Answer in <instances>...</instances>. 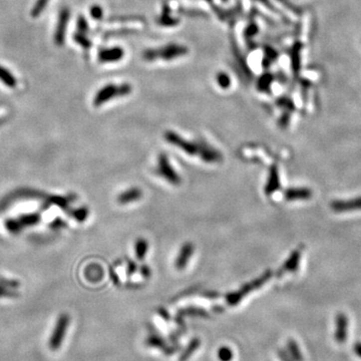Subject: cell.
Listing matches in <instances>:
<instances>
[{"label": "cell", "mask_w": 361, "mask_h": 361, "mask_svg": "<svg viewBox=\"0 0 361 361\" xmlns=\"http://www.w3.org/2000/svg\"><path fill=\"white\" fill-rule=\"evenodd\" d=\"M132 92V86L128 83H123L120 85L117 84H107L103 86L99 92L96 94L94 99V106L101 107L109 101L129 95Z\"/></svg>", "instance_id": "cell-1"}, {"label": "cell", "mask_w": 361, "mask_h": 361, "mask_svg": "<svg viewBox=\"0 0 361 361\" xmlns=\"http://www.w3.org/2000/svg\"><path fill=\"white\" fill-rule=\"evenodd\" d=\"M187 52V48L184 46H180L176 44L167 45L166 47H163L159 50H151L146 52V58L147 59H165V60H171L173 58L178 57L179 55H183Z\"/></svg>", "instance_id": "cell-2"}, {"label": "cell", "mask_w": 361, "mask_h": 361, "mask_svg": "<svg viewBox=\"0 0 361 361\" xmlns=\"http://www.w3.org/2000/svg\"><path fill=\"white\" fill-rule=\"evenodd\" d=\"M70 18V10L68 7H63L60 9L57 17V22L53 34V41L57 46H62L65 42L66 30L68 26V21Z\"/></svg>", "instance_id": "cell-3"}, {"label": "cell", "mask_w": 361, "mask_h": 361, "mask_svg": "<svg viewBox=\"0 0 361 361\" xmlns=\"http://www.w3.org/2000/svg\"><path fill=\"white\" fill-rule=\"evenodd\" d=\"M68 324H69V317L68 315L66 314H62L57 322H56V325L54 327V330L51 334V337H50V340H49V348L51 350H57L61 343H62V340L65 336V333L67 331V328H68Z\"/></svg>", "instance_id": "cell-4"}, {"label": "cell", "mask_w": 361, "mask_h": 361, "mask_svg": "<svg viewBox=\"0 0 361 361\" xmlns=\"http://www.w3.org/2000/svg\"><path fill=\"white\" fill-rule=\"evenodd\" d=\"M158 171H159V174L163 176V178L170 180L171 183L178 184L180 182V178H179L178 174H176V172L170 166V164L168 163V160L165 156L160 157Z\"/></svg>", "instance_id": "cell-5"}, {"label": "cell", "mask_w": 361, "mask_h": 361, "mask_svg": "<svg viewBox=\"0 0 361 361\" xmlns=\"http://www.w3.org/2000/svg\"><path fill=\"white\" fill-rule=\"evenodd\" d=\"M124 57V50L122 47H110L102 49L99 53V60L103 63L116 62Z\"/></svg>", "instance_id": "cell-6"}, {"label": "cell", "mask_w": 361, "mask_h": 361, "mask_svg": "<svg viewBox=\"0 0 361 361\" xmlns=\"http://www.w3.org/2000/svg\"><path fill=\"white\" fill-rule=\"evenodd\" d=\"M347 317L343 314H339L336 317V331H335V340L338 343H343L347 338Z\"/></svg>", "instance_id": "cell-7"}, {"label": "cell", "mask_w": 361, "mask_h": 361, "mask_svg": "<svg viewBox=\"0 0 361 361\" xmlns=\"http://www.w3.org/2000/svg\"><path fill=\"white\" fill-rule=\"evenodd\" d=\"M193 253H194V247L190 243L184 245L178 256V259L176 260V267L180 270L185 268Z\"/></svg>", "instance_id": "cell-8"}, {"label": "cell", "mask_w": 361, "mask_h": 361, "mask_svg": "<svg viewBox=\"0 0 361 361\" xmlns=\"http://www.w3.org/2000/svg\"><path fill=\"white\" fill-rule=\"evenodd\" d=\"M141 198H142V191L138 188H132L121 194L118 198V201L121 204H129L132 202H136Z\"/></svg>", "instance_id": "cell-9"}, {"label": "cell", "mask_w": 361, "mask_h": 361, "mask_svg": "<svg viewBox=\"0 0 361 361\" xmlns=\"http://www.w3.org/2000/svg\"><path fill=\"white\" fill-rule=\"evenodd\" d=\"M0 81L10 88H14L17 85V78L9 69L2 65H0Z\"/></svg>", "instance_id": "cell-10"}, {"label": "cell", "mask_w": 361, "mask_h": 361, "mask_svg": "<svg viewBox=\"0 0 361 361\" xmlns=\"http://www.w3.org/2000/svg\"><path fill=\"white\" fill-rule=\"evenodd\" d=\"M287 348L289 351V356L293 361H303L302 352L298 346V344L294 340H289L287 342Z\"/></svg>", "instance_id": "cell-11"}, {"label": "cell", "mask_w": 361, "mask_h": 361, "mask_svg": "<svg viewBox=\"0 0 361 361\" xmlns=\"http://www.w3.org/2000/svg\"><path fill=\"white\" fill-rule=\"evenodd\" d=\"M50 0H36L34 5L32 6V9L30 11V15L32 18L39 17L43 11L45 10L47 4L49 3Z\"/></svg>", "instance_id": "cell-12"}, {"label": "cell", "mask_w": 361, "mask_h": 361, "mask_svg": "<svg viewBox=\"0 0 361 361\" xmlns=\"http://www.w3.org/2000/svg\"><path fill=\"white\" fill-rule=\"evenodd\" d=\"M73 40L85 49H88L90 46H92V41L87 38L85 33H82L79 31H76L73 34Z\"/></svg>", "instance_id": "cell-13"}, {"label": "cell", "mask_w": 361, "mask_h": 361, "mask_svg": "<svg viewBox=\"0 0 361 361\" xmlns=\"http://www.w3.org/2000/svg\"><path fill=\"white\" fill-rule=\"evenodd\" d=\"M148 252V243L146 240L144 239H140L138 240V242L136 243V255L139 259H144V257L146 256Z\"/></svg>", "instance_id": "cell-14"}, {"label": "cell", "mask_w": 361, "mask_h": 361, "mask_svg": "<svg viewBox=\"0 0 361 361\" xmlns=\"http://www.w3.org/2000/svg\"><path fill=\"white\" fill-rule=\"evenodd\" d=\"M219 358L221 361H231L233 358V352L229 347H222L219 350Z\"/></svg>", "instance_id": "cell-15"}, {"label": "cell", "mask_w": 361, "mask_h": 361, "mask_svg": "<svg viewBox=\"0 0 361 361\" xmlns=\"http://www.w3.org/2000/svg\"><path fill=\"white\" fill-rule=\"evenodd\" d=\"M90 15L96 20H101L104 16V10L100 5L95 4L90 7Z\"/></svg>", "instance_id": "cell-16"}, {"label": "cell", "mask_w": 361, "mask_h": 361, "mask_svg": "<svg viewBox=\"0 0 361 361\" xmlns=\"http://www.w3.org/2000/svg\"><path fill=\"white\" fill-rule=\"evenodd\" d=\"M76 26H77V31L82 32V33H87L88 31V24L86 19L84 18L83 15H79L77 18V22H76Z\"/></svg>", "instance_id": "cell-17"}, {"label": "cell", "mask_w": 361, "mask_h": 361, "mask_svg": "<svg viewBox=\"0 0 361 361\" xmlns=\"http://www.w3.org/2000/svg\"><path fill=\"white\" fill-rule=\"evenodd\" d=\"M198 344H199L198 340H194V341L189 345V347L187 348V350L184 352L183 356L180 357V361H184V360H186L187 358H189V356L192 354V352H194V351L196 350V348L198 347Z\"/></svg>", "instance_id": "cell-18"}, {"label": "cell", "mask_w": 361, "mask_h": 361, "mask_svg": "<svg viewBox=\"0 0 361 361\" xmlns=\"http://www.w3.org/2000/svg\"><path fill=\"white\" fill-rule=\"evenodd\" d=\"M218 83L222 86V87H229L231 84V80L230 77L226 74V73H220L218 74Z\"/></svg>", "instance_id": "cell-19"}, {"label": "cell", "mask_w": 361, "mask_h": 361, "mask_svg": "<svg viewBox=\"0 0 361 361\" xmlns=\"http://www.w3.org/2000/svg\"><path fill=\"white\" fill-rule=\"evenodd\" d=\"M278 354H279V357H280V359L282 361H292V359L290 358V356H289V354L287 352L281 350V351L278 352Z\"/></svg>", "instance_id": "cell-20"}, {"label": "cell", "mask_w": 361, "mask_h": 361, "mask_svg": "<svg viewBox=\"0 0 361 361\" xmlns=\"http://www.w3.org/2000/svg\"><path fill=\"white\" fill-rule=\"evenodd\" d=\"M354 351H355L356 355H358L361 358V343H356L354 345Z\"/></svg>", "instance_id": "cell-21"}]
</instances>
